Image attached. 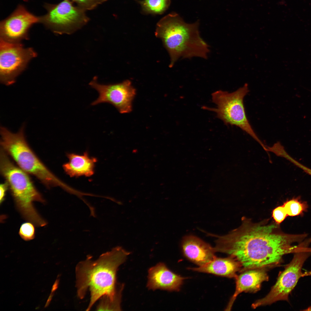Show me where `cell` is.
<instances>
[{
  "label": "cell",
  "instance_id": "1",
  "mask_svg": "<svg viewBox=\"0 0 311 311\" xmlns=\"http://www.w3.org/2000/svg\"><path fill=\"white\" fill-rule=\"evenodd\" d=\"M242 221L240 226L227 234L215 236L214 248L216 252L227 254L238 262L242 272L279 266L284 255L296 251L298 245L292 244L305 238L304 234L283 232L279 224L269 219L255 223L243 217Z\"/></svg>",
  "mask_w": 311,
  "mask_h": 311
},
{
  "label": "cell",
  "instance_id": "2",
  "mask_svg": "<svg viewBox=\"0 0 311 311\" xmlns=\"http://www.w3.org/2000/svg\"><path fill=\"white\" fill-rule=\"evenodd\" d=\"M122 247H117L102 254L96 260L90 257L79 262L75 269L76 286L78 297L85 296L88 290L90 300L87 310L102 297L114 299L118 295L120 288H116V274L118 267L130 254Z\"/></svg>",
  "mask_w": 311,
  "mask_h": 311
},
{
  "label": "cell",
  "instance_id": "3",
  "mask_svg": "<svg viewBox=\"0 0 311 311\" xmlns=\"http://www.w3.org/2000/svg\"><path fill=\"white\" fill-rule=\"evenodd\" d=\"M199 25V20L187 23L175 12L165 16L157 23L155 35L161 39L168 52L170 67L180 58L197 57L207 59L209 46L200 36Z\"/></svg>",
  "mask_w": 311,
  "mask_h": 311
},
{
  "label": "cell",
  "instance_id": "4",
  "mask_svg": "<svg viewBox=\"0 0 311 311\" xmlns=\"http://www.w3.org/2000/svg\"><path fill=\"white\" fill-rule=\"evenodd\" d=\"M24 130V125L16 133L1 127V147L19 167L35 177L47 187H59L69 191L71 187L49 170L30 147L25 138Z\"/></svg>",
  "mask_w": 311,
  "mask_h": 311
},
{
  "label": "cell",
  "instance_id": "5",
  "mask_svg": "<svg viewBox=\"0 0 311 311\" xmlns=\"http://www.w3.org/2000/svg\"><path fill=\"white\" fill-rule=\"evenodd\" d=\"M0 172L7 183L17 208L26 220L36 225L43 221L34 208L33 203L45 201L35 186L29 174L16 166L1 147Z\"/></svg>",
  "mask_w": 311,
  "mask_h": 311
},
{
  "label": "cell",
  "instance_id": "6",
  "mask_svg": "<svg viewBox=\"0 0 311 311\" xmlns=\"http://www.w3.org/2000/svg\"><path fill=\"white\" fill-rule=\"evenodd\" d=\"M249 92L245 84L236 91L230 93L218 90L212 94L214 108L203 107V109L215 113L217 117L227 125L235 126L247 133L258 142L265 151L266 147L255 132L246 115L244 99Z\"/></svg>",
  "mask_w": 311,
  "mask_h": 311
},
{
  "label": "cell",
  "instance_id": "7",
  "mask_svg": "<svg viewBox=\"0 0 311 311\" xmlns=\"http://www.w3.org/2000/svg\"><path fill=\"white\" fill-rule=\"evenodd\" d=\"M310 242L305 241L298 245L292 259L279 274L270 292L264 297L254 302L251 305L253 308L270 305L279 301H289V295L302 277L303 265L311 255V248L308 247Z\"/></svg>",
  "mask_w": 311,
  "mask_h": 311
},
{
  "label": "cell",
  "instance_id": "8",
  "mask_svg": "<svg viewBox=\"0 0 311 311\" xmlns=\"http://www.w3.org/2000/svg\"><path fill=\"white\" fill-rule=\"evenodd\" d=\"M47 11L40 16V23L55 34H71L85 25L90 19L86 11L70 0H63L57 4L45 3Z\"/></svg>",
  "mask_w": 311,
  "mask_h": 311
},
{
  "label": "cell",
  "instance_id": "9",
  "mask_svg": "<svg viewBox=\"0 0 311 311\" xmlns=\"http://www.w3.org/2000/svg\"><path fill=\"white\" fill-rule=\"evenodd\" d=\"M37 54L31 48L21 43H11L0 39V81L6 85L15 83Z\"/></svg>",
  "mask_w": 311,
  "mask_h": 311
},
{
  "label": "cell",
  "instance_id": "10",
  "mask_svg": "<svg viewBox=\"0 0 311 311\" xmlns=\"http://www.w3.org/2000/svg\"><path fill=\"white\" fill-rule=\"evenodd\" d=\"M95 76L89 85L98 92L97 99L91 103L95 105L103 103L112 105L121 113H129L132 110V103L136 95V90L129 80L119 83L103 84H99Z\"/></svg>",
  "mask_w": 311,
  "mask_h": 311
},
{
  "label": "cell",
  "instance_id": "11",
  "mask_svg": "<svg viewBox=\"0 0 311 311\" xmlns=\"http://www.w3.org/2000/svg\"><path fill=\"white\" fill-rule=\"evenodd\" d=\"M40 23V17L31 13L23 5L0 23V39L11 43H21L29 39V31L34 24Z\"/></svg>",
  "mask_w": 311,
  "mask_h": 311
},
{
  "label": "cell",
  "instance_id": "12",
  "mask_svg": "<svg viewBox=\"0 0 311 311\" xmlns=\"http://www.w3.org/2000/svg\"><path fill=\"white\" fill-rule=\"evenodd\" d=\"M181 245L185 257L198 266L206 264L216 257L214 247L194 236H185Z\"/></svg>",
  "mask_w": 311,
  "mask_h": 311
},
{
  "label": "cell",
  "instance_id": "13",
  "mask_svg": "<svg viewBox=\"0 0 311 311\" xmlns=\"http://www.w3.org/2000/svg\"><path fill=\"white\" fill-rule=\"evenodd\" d=\"M185 279L170 271L164 263H160L149 270L147 286L153 290L178 291Z\"/></svg>",
  "mask_w": 311,
  "mask_h": 311
},
{
  "label": "cell",
  "instance_id": "14",
  "mask_svg": "<svg viewBox=\"0 0 311 311\" xmlns=\"http://www.w3.org/2000/svg\"><path fill=\"white\" fill-rule=\"evenodd\" d=\"M236 279L235 292L231 297L226 310H230L236 297L241 293H255L259 290L263 282L268 280L269 277L265 269L250 270L238 276Z\"/></svg>",
  "mask_w": 311,
  "mask_h": 311
},
{
  "label": "cell",
  "instance_id": "15",
  "mask_svg": "<svg viewBox=\"0 0 311 311\" xmlns=\"http://www.w3.org/2000/svg\"><path fill=\"white\" fill-rule=\"evenodd\" d=\"M66 155L69 161L63 165L62 168L67 175L77 177H90L94 175L97 159L90 157L87 151L81 155L74 153H67Z\"/></svg>",
  "mask_w": 311,
  "mask_h": 311
},
{
  "label": "cell",
  "instance_id": "16",
  "mask_svg": "<svg viewBox=\"0 0 311 311\" xmlns=\"http://www.w3.org/2000/svg\"><path fill=\"white\" fill-rule=\"evenodd\" d=\"M188 269L195 272L236 278L238 276L236 272L241 271V266L238 262L230 256L227 258L216 257L203 266L189 268Z\"/></svg>",
  "mask_w": 311,
  "mask_h": 311
},
{
  "label": "cell",
  "instance_id": "17",
  "mask_svg": "<svg viewBox=\"0 0 311 311\" xmlns=\"http://www.w3.org/2000/svg\"><path fill=\"white\" fill-rule=\"evenodd\" d=\"M142 12L145 14H161L168 8L170 0H143L138 1Z\"/></svg>",
  "mask_w": 311,
  "mask_h": 311
},
{
  "label": "cell",
  "instance_id": "18",
  "mask_svg": "<svg viewBox=\"0 0 311 311\" xmlns=\"http://www.w3.org/2000/svg\"><path fill=\"white\" fill-rule=\"evenodd\" d=\"M282 205L287 216L291 217L301 214L308 208L307 203L301 202L297 198L286 201Z\"/></svg>",
  "mask_w": 311,
  "mask_h": 311
},
{
  "label": "cell",
  "instance_id": "19",
  "mask_svg": "<svg viewBox=\"0 0 311 311\" xmlns=\"http://www.w3.org/2000/svg\"><path fill=\"white\" fill-rule=\"evenodd\" d=\"M33 224L30 222H28L24 223L21 225L19 233L23 240L28 241L34 238L35 229Z\"/></svg>",
  "mask_w": 311,
  "mask_h": 311
},
{
  "label": "cell",
  "instance_id": "20",
  "mask_svg": "<svg viewBox=\"0 0 311 311\" xmlns=\"http://www.w3.org/2000/svg\"><path fill=\"white\" fill-rule=\"evenodd\" d=\"M85 11L92 10L108 0H70Z\"/></svg>",
  "mask_w": 311,
  "mask_h": 311
},
{
  "label": "cell",
  "instance_id": "21",
  "mask_svg": "<svg viewBox=\"0 0 311 311\" xmlns=\"http://www.w3.org/2000/svg\"><path fill=\"white\" fill-rule=\"evenodd\" d=\"M287 216L283 205L276 207L272 211V217L275 222L278 224L282 222Z\"/></svg>",
  "mask_w": 311,
  "mask_h": 311
},
{
  "label": "cell",
  "instance_id": "22",
  "mask_svg": "<svg viewBox=\"0 0 311 311\" xmlns=\"http://www.w3.org/2000/svg\"><path fill=\"white\" fill-rule=\"evenodd\" d=\"M284 158L296 166L302 169L306 173L311 175V169L303 165L295 160L288 153H287L285 155Z\"/></svg>",
  "mask_w": 311,
  "mask_h": 311
},
{
  "label": "cell",
  "instance_id": "23",
  "mask_svg": "<svg viewBox=\"0 0 311 311\" xmlns=\"http://www.w3.org/2000/svg\"><path fill=\"white\" fill-rule=\"evenodd\" d=\"M8 189V185L6 181L0 184V203L1 204L5 200L6 192Z\"/></svg>",
  "mask_w": 311,
  "mask_h": 311
},
{
  "label": "cell",
  "instance_id": "24",
  "mask_svg": "<svg viewBox=\"0 0 311 311\" xmlns=\"http://www.w3.org/2000/svg\"><path fill=\"white\" fill-rule=\"evenodd\" d=\"M59 280L56 279L52 287L51 292L53 293L58 288L59 284Z\"/></svg>",
  "mask_w": 311,
  "mask_h": 311
},
{
  "label": "cell",
  "instance_id": "25",
  "mask_svg": "<svg viewBox=\"0 0 311 311\" xmlns=\"http://www.w3.org/2000/svg\"><path fill=\"white\" fill-rule=\"evenodd\" d=\"M53 293L51 292V294L50 295L49 297H48V300L47 301L46 303L45 306V307H47L49 304L53 296Z\"/></svg>",
  "mask_w": 311,
  "mask_h": 311
},
{
  "label": "cell",
  "instance_id": "26",
  "mask_svg": "<svg viewBox=\"0 0 311 311\" xmlns=\"http://www.w3.org/2000/svg\"><path fill=\"white\" fill-rule=\"evenodd\" d=\"M308 276H311V270L303 273L302 277Z\"/></svg>",
  "mask_w": 311,
  "mask_h": 311
},
{
  "label": "cell",
  "instance_id": "27",
  "mask_svg": "<svg viewBox=\"0 0 311 311\" xmlns=\"http://www.w3.org/2000/svg\"><path fill=\"white\" fill-rule=\"evenodd\" d=\"M304 310V311H311V306H310V307H309L307 308L305 310Z\"/></svg>",
  "mask_w": 311,
  "mask_h": 311
}]
</instances>
